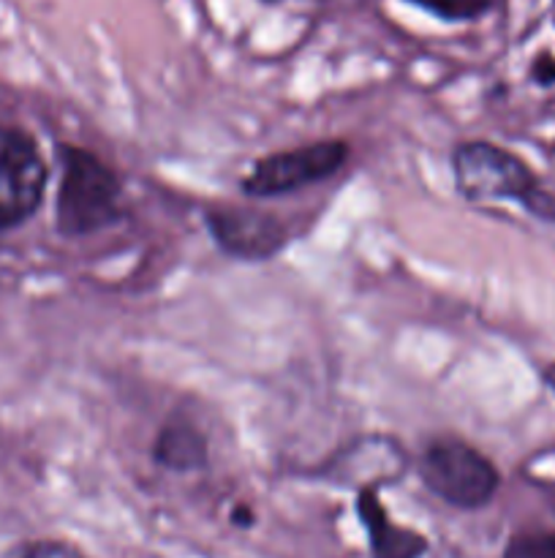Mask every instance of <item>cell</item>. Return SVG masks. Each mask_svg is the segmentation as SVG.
Wrapping results in <instances>:
<instances>
[{
    "instance_id": "obj_1",
    "label": "cell",
    "mask_w": 555,
    "mask_h": 558,
    "mask_svg": "<svg viewBox=\"0 0 555 558\" xmlns=\"http://www.w3.org/2000/svg\"><path fill=\"white\" fill-rule=\"evenodd\" d=\"M452 178L468 202H520L531 216L555 223L550 194L522 158L493 142H460L452 150Z\"/></svg>"
},
{
    "instance_id": "obj_2",
    "label": "cell",
    "mask_w": 555,
    "mask_h": 558,
    "mask_svg": "<svg viewBox=\"0 0 555 558\" xmlns=\"http://www.w3.org/2000/svg\"><path fill=\"white\" fill-rule=\"evenodd\" d=\"M58 229L65 238H87L123 218V185L118 174L96 156L76 145L60 147Z\"/></svg>"
},
{
    "instance_id": "obj_3",
    "label": "cell",
    "mask_w": 555,
    "mask_h": 558,
    "mask_svg": "<svg viewBox=\"0 0 555 558\" xmlns=\"http://www.w3.org/2000/svg\"><path fill=\"white\" fill-rule=\"evenodd\" d=\"M417 472L430 494L457 510H479L490 505L501 485L493 461L457 436L430 439L419 452Z\"/></svg>"
},
{
    "instance_id": "obj_4",
    "label": "cell",
    "mask_w": 555,
    "mask_h": 558,
    "mask_svg": "<svg viewBox=\"0 0 555 558\" xmlns=\"http://www.w3.org/2000/svg\"><path fill=\"white\" fill-rule=\"evenodd\" d=\"M351 147L343 140H319L292 150L270 153L250 167L243 180V191L256 199L294 194L308 185L324 183L346 167Z\"/></svg>"
},
{
    "instance_id": "obj_5",
    "label": "cell",
    "mask_w": 555,
    "mask_h": 558,
    "mask_svg": "<svg viewBox=\"0 0 555 558\" xmlns=\"http://www.w3.org/2000/svg\"><path fill=\"white\" fill-rule=\"evenodd\" d=\"M47 180V163L33 136L0 125V229L20 227L41 207Z\"/></svg>"
},
{
    "instance_id": "obj_6",
    "label": "cell",
    "mask_w": 555,
    "mask_h": 558,
    "mask_svg": "<svg viewBox=\"0 0 555 558\" xmlns=\"http://www.w3.org/2000/svg\"><path fill=\"white\" fill-rule=\"evenodd\" d=\"M218 248L237 259H272L286 245V227L256 210H210L205 216Z\"/></svg>"
},
{
    "instance_id": "obj_7",
    "label": "cell",
    "mask_w": 555,
    "mask_h": 558,
    "mask_svg": "<svg viewBox=\"0 0 555 558\" xmlns=\"http://www.w3.org/2000/svg\"><path fill=\"white\" fill-rule=\"evenodd\" d=\"M357 512L368 532L373 558H422L428 550L422 534L403 529L390 521V512L379 501L370 485H362L357 494Z\"/></svg>"
},
{
    "instance_id": "obj_8",
    "label": "cell",
    "mask_w": 555,
    "mask_h": 558,
    "mask_svg": "<svg viewBox=\"0 0 555 558\" xmlns=\"http://www.w3.org/2000/svg\"><path fill=\"white\" fill-rule=\"evenodd\" d=\"M152 461L177 474L199 472L210 461L205 434L190 423H180V420L166 423L152 441Z\"/></svg>"
},
{
    "instance_id": "obj_9",
    "label": "cell",
    "mask_w": 555,
    "mask_h": 558,
    "mask_svg": "<svg viewBox=\"0 0 555 558\" xmlns=\"http://www.w3.org/2000/svg\"><path fill=\"white\" fill-rule=\"evenodd\" d=\"M408 3L444 22H471L493 11L501 0H408Z\"/></svg>"
},
{
    "instance_id": "obj_10",
    "label": "cell",
    "mask_w": 555,
    "mask_h": 558,
    "mask_svg": "<svg viewBox=\"0 0 555 558\" xmlns=\"http://www.w3.org/2000/svg\"><path fill=\"white\" fill-rule=\"evenodd\" d=\"M504 558H555V532H522L506 545Z\"/></svg>"
},
{
    "instance_id": "obj_11",
    "label": "cell",
    "mask_w": 555,
    "mask_h": 558,
    "mask_svg": "<svg viewBox=\"0 0 555 558\" xmlns=\"http://www.w3.org/2000/svg\"><path fill=\"white\" fill-rule=\"evenodd\" d=\"M20 558H85L74 545L60 543V539H38L22 550Z\"/></svg>"
},
{
    "instance_id": "obj_12",
    "label": "cell",
    "mask_w": 555,
    "mask_h": 558,
    "mask_svg": "<svg viewBox=\"0 0 555 558\" xmlns=\"http://www.w3.org/2000/svg\"><path fill=\"white\" fill-rule=\"evenodd\" d=\"M533 76H536L542 85H553V82H555V60L553 58L539 60L536 69H533Z\"/></svg>"
},
{
    "instance_id": "obj_13",
    "label": "cell",
    "mask_w": 555,
    "mask_h": 558,
    "mask_svg": "<svg viewBox=\"0 0 555 558\" xmlns=\"http://www.w3.org/2000/svg\"><path fill=\"white\" fill-rule=\"evenodd\" d=\"M544 385H547L550 387V390H553L555 392V363L553 365H547V368H544Z\"/></svg>"
},
{
    "instance_id": "obj_14",
    "label": "cell",
    "mask_w": 555,
    "mask_h": 558,
    "mask_svg": "<svg viewBox=\"0 0 555 558\" xmlns=\"http://www.w3.org/2000/svg\"><path fill=\"white\" fill-rule=\"evenodd\" d=\"M264 3H283V0H264Z\"/></svg>"
}]
</instances>
